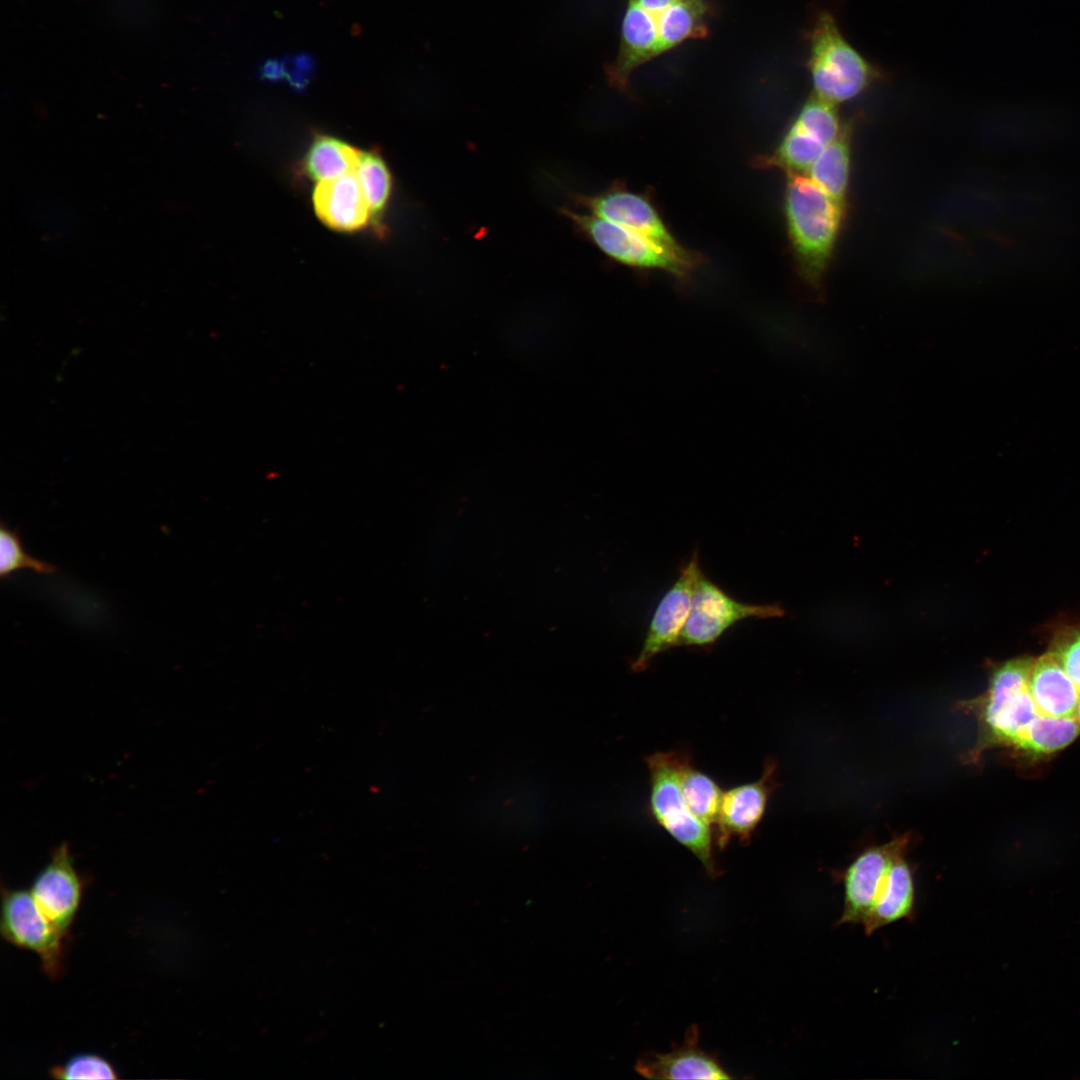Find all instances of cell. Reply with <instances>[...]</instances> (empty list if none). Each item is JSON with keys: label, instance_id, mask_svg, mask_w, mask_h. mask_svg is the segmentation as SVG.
I'll return each instance as SVG.
<instances>
[{"label": "cell", "instance_id": "obj_1", "mask_svg": "<svg viewBox=\"0 0 1080 1080\" xmlns=\"http://www.w3.org/2000/svg\"><path fill=\"white\" fill-rule=\"evenodd\" d=\"M785 213L798 274L821 296L845 208L810 178L788 174Z\"/></svg>", "mask_w": 1080, "mask_h": 1080}, {"label": "cell", "instance_id": "obj_2", "mask_svg": "<svg viewBox=\"0 0 1080 1080\" xmlns=\"http://www.w3.org/2000/svg\"><path fill=\"white\" fill-rule=\"evenodd\" d=\"M808 39L815 96L835 105L855 98L879 78V69L848 42L830 11L816 13Z\"/></svg>", "mask_w": 1080, "mask_h": 1080}, {"label": "cell", "instance_id": "obj_3", "mask_svg": "<svg viewBox=\"0 0 1080 1080\" xmlns=\"http://www.w3.org/2000/svg\"><path fill=\"white\" fill-rule=\"evenodd\" d=\"M682 754L658 752L646 762L650 775L649 809L672 838L690 850L712 877L719 874L712 848V828L689 809L680 788Z\"/></svg>", "mask_w": 1080, "mask_h": 1080}, {"label": "cell", "instance_id": "obj_4", "mask_svg": "<svg viewBox=\"0 0 1080 1080\" xmlns=\"http://www.w3.org/2000/svg\"><path fill=\"white\" fill-rule=\"evenodd\" d=\"M563 214L605 254L622 264L660 269L685 279L701 262V257L694 252L676 253L640 233L596 215L569 209L563 210Z\"/></svg>", "mask_w": 1080, "mask_h": 1080}, {"label": "cell", "instance_id": "obj_5", "mask_svg": "<svg viewBox=\"0 0 1080 1080\" xmlns=\"http://www.w3.org/2000/svg\"><path fill=\"white\" fill-rule=\"evenodd\" d=\"M784 614L778 603L750 604L732 598L701 572L678 646L708 647L743 619L774 618Z\"/></svg>", "mask_w": 1080, "mask_h": 1080}, {"label": "cell", "instance_id": "obj_6", "mask_svg": "<svg viewBox=\"0 0 1080 1080\" xmlns=\"http://www.w3.org/2000/svg\"><path fill=\"white\" fill-rule=\"evenodd\" d=\"M0 928L8 942L35 952L50 977L59 974L64 934L43 913L30 891L3 890Z\"/></svg>", "mask_w": 1080, "mask_h": 1080}, {"label": "cell", "instance_id": "obj_7", "mask_svg": "<svg viewBox=\"0 0 1080 1080\" xmlns=\"http://www.w3.org/2000/svg\"><path fill=\"white\" fill-rule=\"evenodd\" d=\"M912 834L867 848L843 872V912L837 925L862 924L883 890L894 862L906 855Z\"/></svg>", "mask_w": 1080, "mask_h": 1080}, {"label": "cell", "instance_id": "obj_8", "mask_svg": "<svg viewBox=\"0 0 1080 1080\" xmlns=\"http://www.w3.org/2000/svg\"><path fill=\"white\" fill-rule=\"evenodd\" d=\"M702 570L698 553L694 552L681 568L673 585L660 599L649 623L640 653L632 662V670L640 672L658 654L678 647L679 637L688 618L693 593Z\"/></svg>", "mask_w": 1080, "mask_h": 1080}, {"label": "cell", "instance_id": "obj_9", "mask_svg": "<svg viewBox=\"0 0 1080 1080\" xmlns=\"http://www.w3.org/2000/svg\"><path fill=\"white\" fill-rule=\"evenodd\" d=\"M30 892L47 918L65 935L82 896V882L67 843L54 849L48 864L35 877Z\"/></svg>", "mask_w": 1080, "mask_h": 1080}, {"label": "cell", "instance_id": "obj_10", "mask_svg": "<svg viewBox=\"0 0 1080 1080\" xmlns=\"http://www.w3.org/2000/svg\"><path fill=\"white\" fill-rule=\"evenodd\" d=\"M776 765L767 761L761 778L723 792L715 841L725 848L736 837L741 843L749 842L761 822L769 796L775 787Z\"/></svg>", "mask_w": 1080, "mask_h": 1080}, {"label": "cell", "instance_id": "obj_11", "mask_svg": "<svg viewBox=\"0 0 1080 1080\" xmlns=\"http://www.w3.org/2000/svg\"><path fill=\"white\" fill-rule=\"evenodd\" d=\"M593 215L622 225L679 254L690 251L671 235L651 203L644 197L612 189L592 197L579 199Z\"/></svg>", "mask_w": 1080, "mask_h": 1080}, {"label": "cell", "instance_id": "obj_12", "mask_svg": "<svg viewBox=\"0 0 1080 1080\" xmlns=\"http://www.w3.org/2000/svg\"><path fill=\"white\" fill-rule=\"evenodd\" d=\"M660 55L656 17L629 0L621 27L619 50L606 68L609 84L628 89L631 74L642 64Z\"/></svg>", "mask_w": 1080, "mask_h": 1080}, {"label": "cell", "instance_id": "obj_13", "mask_svg": "<svg viewBox=\"0 0 1080 1080\" xmlns=\"http://www.w3.org/2000/svg\"><path fill=\"white\" fill-rule=\"evenodd\" d=\"M313 206L320 221L338 232H355L371 224V213L355 172L318 182Z\"/></svg>", "mask_w": 1080, "mask_h": 1080}, {"label": "cell", "instance_id": "obj_14", "mask_svg": "<svg viewBox=\"0 0 1080 1080\" xmlns=\"http://www.w3.org/2000/svg\"><path fill=\"white\" fill-rule=\"evenodd\" d=\"M698 1030L692 1027L685 1042L664 1054L653 1053L639 1058L636 1071L651 1079H730L719 1062L698 1047Z\"/></svg>", "mask_w": 1080, "mask_h": 1080}, {"label": "cell", "instance_id": "obj_15", "mask_svg": "<svg viewBox=\"0 0 1080 1080\" xmlns=\"http://www.w3.org/2000/svg\"><path fill=\"white\" fill-rule=\"evenodd\" d=\"M1029 692L1040 715L1075 717L1080 691L1050 652L1034 660Z\"/></svg>", "mask_w": 1080, "mask_h": 1080}, {"label": "cell", "instance_id": "obj_16", "mask_svg": "<svg viewBox=\"0 0 1080 1080\" xmlns=\"http://www.w3.org/2000/svg\"><path fill=\"white\" fill-rule=\"evenodd\" d=\"M905 856L894 862L883 890L862 923L867 936L899 920L914 918V876Z\"/></svg>", "mask_w": 1080, "mask_h": 1080}, {"label": "cell", "instance_id": "obj_17", "mask_svg": "<svg viewBox=\"0 0 1080 1080\" xmlns=\"http://www.w3.org/2000/svg\"><path fill=\"white\" fill-rule=\"evenodd\" d=\"M711 7L706 0H677L657 15L660 55L689 39L706 37Z\"/></svg>", "mask_w": 1080, "mask_h": 1080}, {"label": "cell", "instance_id": "obj_18", "mask_svg": "<svg viewBox=\"0 0 1080 1080\" xmlns=\"http://www.w3.org/2000/svg\"><path fill=\"white\" fill-rule=\"evenodd\" d=\"M360 151L333 136L319 134L313 139L302 162L304 174L314 181H326L355 172Z\"/></svg>", "mask_w": 1080, "mask_h": 1080}, {"label": "cell", "instance_id": "obj_19", "mask_svg": "<svg viewBox=\"0 0 1080 1080\" xmlns=\"http://www.w3.org/2000/svg\"><path fill=\"white\" fill-rule=\"evenodd\" d=\"M1079 733L1080 723L1075 717L1039 714L1013 736L1009 746L1032 754H1048L1069 745Z\"/></svg>", "mask_w": 1080, "mask_h": 1080}, {"label": "cell", "instance_id": "obj_20", "mask_svg": "<svg viewBox=\"0 0 1080 1080\" xmlns=\"http://www.w3.org/2000/svg\"><path fill=\"white\" fill-rule=\"evenodd\" d=\"M849 136V127L845 126L809 169V178L845 209L850 164Z\"/></svg>", "mask_w": 1080, "mask_h": 1080}, {"label": "cell", "instance_id": "obj_21", "mask_svg": "<svg viewBox=\"0 0 1080 1080\" xmlns=\"http://www.w3.org/2000/svg\"><path fill=\"white\" fill-rule=\"evenodd\" d=\"M356 176L371 213V225L377 235L383 236L385 227L382 217L392 194V175L376 150L360 151Z\"/></svg>", "mask_w": 1080, "mask_h": 1080}, {"label": "cell", "instance_id": "obj_22", "mask_svg": "<svg viewBox=\"0 0 1080 1080\" xmlns=\"http://www.w3.org/2000/svg\"><path fill=\"white\" fill-rule=\"evenodd\" d=\"M679 782L682 795L693 814L708 826H715L724 791L710 776L694 768L683 754L679 766Z\"/></svg>", "mask_w": 1080, "mask_h": 1080}, {"label": "cell", "instance_id": "obj_23", "mask_svg": "<svg viewBox=\"0 0 1080 1080\" xmlns=\"http://www.w3.org/2000/svg\"><path fill=\"white\" fill-rule=\"evenodd\" d=\"M826 146L793 123L777 150L758 160L759 166L778 167L788 174L809 170Z\"/></svg>", "mask_w": 1080, "mask_h": 1080}, {"label": "cell", "instance_id": "obj_24", "mask_svg": "<svg viewBox=\"0 0 1080 1080\" xmlns=\"http://www.w3.org/2000/svg\"><path fill=\"white\" fill-rule=\"evenodd\" d=\"M0 576L10 577L13 572L29 569L36 573L51 574L57 568L27 553L17 530L10 529L1 521L0 526Z\"/></svg>", "mask_w": 1080, "mask_h": 1080}, {"label": "cell", "instance_id": "obj_25", "mask_svg": "<svg viewBox=\"0 0 1080 1080\" xmlns=\"http://www.w3.org/2000/svg\"><path fill=\"white\" fill-rule=\"evenodd\" d=\"M794 123L825 146L842 131L834 104L815 95L803 105Z\"/></svg>", "mask_w": 1080, "mask_h": 1080}, {"label": "cell", "instance_id": "obj_26", "mask_svg": "<svg viewBox=\"0 0 1080 1080\" xmlns=\"http://www.w3.org/2000/svg\"><path fill=\"white\" fill-rule=\"evenodd\" d=\"M51 1075L58 1079H116L117 1072L109 1061L96 1054L72 1056L64 1064L55 1066Z\"/></svg>", "mask_w": 1080, "mask_h": 1080}, {"label": "cell", "instance_id": "obj_27", "mask_svg": "<svg viewBox=\"0 0 1080 1080\" xmlns=\"http://www.w3.org/2000/svg\"><path fill=\"white\" fill-rule=\"evenodd\" d=\"M1080 691V627L1056 633L1049 651Z\"/></svg>", "mask_w": 1080, "mask_h": 1080}, {"label": "cell", "instance_id": "obj_28", "mask_svg": "<svg viewBox=\"0 0 1080 1080\" xmlns=\"http://www.w3.org/2000/svg\"><path fill=\"white\" fill-rule=\"evenodd\" d=\"M653 15H657L677 0H632Z\"/></svg>", "mask_w": 1080, "mask_h": 1080}, {"label": "cell", "instance_id": "obj_29", "mask_svg": "<svg viewBox=\"0 0 1080 1080\" xmlns=\"http://www.w3.org/2000/svg\"><path fill=\"white\" fill-rule=\"evenodd\" d=\"M1075 718H1076V719L1078 720V722L1080 723V699H1079V702H1078V705H1077V709H1076V714H1075Z\"/></svg>", "mask_w": 1080, "mask_h": 1080}]
</instances>
